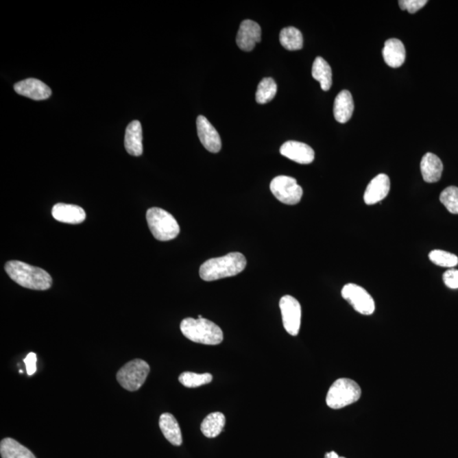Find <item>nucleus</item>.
<instances>
[{
	"instance_id": "f257e3e1",
	"label": "nucleus",
	"mask_w": 458,
	"mask_h": 458,
	"mask_svg": "<svg viewBox=\"0 0 458 458\" xmlns=\"http://www.w3.org/2000/svg\"><path fill=\"white\" fill-rule=\"evenodd\" d=\"M5 267L9 277L24 288L47 291L51 287V276L40 267L31 266L20 261H10Z\"/></svg>"
},
{
	"instance_id": "f03ea898",
	"label": "nucleus",
	"mask_w": 458,
	"mask_h": 458,
	"mask_svg": "<svg viewBox=\"0 0 458 458\" xmlns=\"http://www.w3.org/2000/svg\"><path fill=\"white\" fill-rule=\"evenodd\" d=\"M246 263L243 254L229 253L226 256L212 258L204 263L200 268V276L204 281L207 282L234 277L245 270Z\"/></svg>"
},
{
	"instance_id": "7ed1b4c3",
	"label": "nucleus",
	"mask_w": 458,
	"mask_h": 458,
	"mask_svg": "<svg viewBox=\"0 0 458 458\" xmlns=\"http://www.w3.org/2000/svg\"><path fill=\"white\" fill-rule=\"evenodd\" d=\"M182 335L193 342L217 346L224 341V333L219 326L206 318H184L180 324Z\"/></svg>"
},
{
	"instance_id": "20e7f679",
	"label": "nucleus",
	"mask_w": 458,
	"mask_h": 458,
	"mask_svg": "<svg viewBox=\"0 0 458 458\" xmlns=\"http://www.w3.org/2000/svg\"><path fill=\"white\" fill-rule=\"evenodd\" d=\"M150 232L157 241H169L178 237L180 227L173 215L158 207H152L146 213Z\"/></svg>"
},
{
	"instance_id": "39448f33",
	"label": "nucleus",
	"mask_w": 458,
	"mask_h": 458,
	"mask_svg": "<svg viewBox=\"0 0 458 458\" xmlns=\"http://www.w3.org/2000/svg\"><path fill=\"white\" fill-rule=\"evenodd\" d=\"M361 396V389L356 381L341 378L337 379L329 388L326 403L332 409H341L357 402Z\"/></svg>"
},
{
	"instance_id": "423d86ee",
	"label": "nucleus",
	"mask_w": 458,
	"mask_h": 458,
	"mask_svg": "<svg viewBox=\"0 0 458 458\" xmlns=\"http://www.w3.org/2000/svg\"><path fill=\"white\" fill-rule=\"evenodd\" d=\"M149 366L145 361L135 359L121 368L117 374L118 383L128 391H136L145 384L149 373Z\"/></svg>"
},
{
	"instance_id": "0eeeda50",
	"label": "nucleus",
	"mask_w": 458,
	"mask_h": 458,
	"mask_svg": "<svg viewBox=\"0 0 458 458\" xmlns=\"http://www.w3.org/2000/svg\"><path fill=\"white\" fill-rule=\"evenodd\" d=\"M271 192L279 202L286 205H296L303 195V189L296 178L289 176L274 178L270 184Z\"/></svg>"
},
{
	"instance_id": "6e6552de",
	"label": "nucleus",
	"mask_w": 458,
	"mask_h": 458,
	"mask_svg": "<svg viewBox=\"0 0 458 458\" xmlns=\"http://www.w3.org/2000/svg\"><path fill=\"white\" fill-rule=\"evenodd\" d=\"M341 296L357 313L366 316L374 313L375 303L373 297L361 286L355 284L346 285L342 289Z\"/></svg>"
},
{
	"instance_id": "1a4fd4ad",
	"label": "nucleus",
	"mask_w": 458,
	"mask_h": 458,
	"mask_svg": "<svg viewBox=\"0 0 458 458\" xmlns=\"http://www.w3.org/2000/svg\"><path fill=\"white\" fill-rule=\"evenodd\" d=\"M279 307L285 330L292 336L298 335L302 323V306L298 300L291 296H282Z\"/></svg>"
},
{
	"instance_id": "9d476101",
	"label": "nucleus",
	"mask_w": 458,
	"mask_h": 458,
	"mask_svg": "<svg viewBox=\"0 0 458 458\" xmlns=\"http://www.w3.org/2000/svg\"><path fill=\"white\" fill-rule=\"evenodd\" d=\"M197 134L200 143L208 152L218 153L221 149V141L219 134L208 119L204 116H199L196 120Z\"/></svg>"
},
{
	"instance_id": "9b49d317",
	"label": "nucleus",
	"mask_w": 458,
	"mask_h": 458,
	"mask_svg": "<svg viewBox=\"0 0 458 458\" xmlns=\"http://www.w3.org/2000/svg\"><path fill=\"white\" fill-rule=\"evenodd\" d=\"M262 39V29L258 23L252 20L242 21L236 37L239 48L245 52L252 51Z\"/></svg>"
},
{
	"instance_id": "f8f14e48",
	"label": "nucleus",
	"mask_w": 458,
	"mask_h": 458,
	"mask_svg": "<svg viewBox=\"0 0 458 458\" xmlns=\"http://www.w3.org/2000/svg\"><path fill=\"white\" fill-rule=\"evenodd\" d=\"M18 95L34 100H45L51 96L52 91L47 85L36 78H27L14 86Z\"/></svg>"
},
{
	"instance_id": "ddd939ff",
	"label": "nucleus",
	"mask_w": 458,
	"mask_h": 458,
	"mask_svg": "<svg viewBox=\"0 0 458 458\" xmlns=\"http://www.w3.org/2000/svg\"><path fill=\"white\" fill-rule=\"evenodd\" d=\"M280 154L289 160L299 164H310L313 162L315 152L313 148L304 143L287 141L281 146Z\"/></svg>"
},
{
	"instance_id": "4468645a",
	"label": "nucleus",
	"mask_w": 458,
	"mask_h": 458,
	"mask_svg": "<svg viewBox=\"0 0 458 458\" xmlns=\"http://www.w3.org/2000/svg\"><path fill=\"white\" fill-rule=\"evenodd\" d=\"M391 189V180L387 175L381 173L373 178L364 193V202L368 206L381 202L387 197Z\"/></svg>"
},
{
	"instance_id": "2eb2a0df",
	"label": "nucleus",
	"mask_w": 458,
	"mask_h": 458,
	"mask_svg": "<svg viewBox=\"0 0 458 458\" xmlns=\"http://www.w3.org/2000/svg\"><path fill=\"white\" fill-rule=\"evenodd\" d=\"M52 216L60 223L80 224L86 219L85 210L76 205L58 203L53 206Z\"/></svg>"
},
{
	"instance_id": "dca6fc26",
	"label": "nucleus",
	"mask_w": 458,
	"mask_h": 458,
	"mask_svg": "<svg viewBox=\"0 0 458 458\" xmlns=\"http://www.w3.org/2000/svg\"><path fill=\"white\" fill-rule=\"evenodd\" d=\"M383 57L389 67L398 68L402 67L406 60V49L403 43L397 38H389L385 43L383 49Z\"/></svg>"
},
{
	"instance_id": "f3484780",
	"label": "nucleus",
	"mask_w": 458,
	"mask_h": 458,
	"mask_svg": "<svg viewBox=\"0 0 458 458\" xmlns=\"http://www.w3.org/2000/svg\"><path fill=\"white\" fill-rule=\"evenodd\" d=\"M125 149L130 155L141 156L143 154V131L141 121H132L125 132Z\"/></svg>"
},
{
	"instance_id": "a211bd4d",
	"label": "nucleus",
	"mask_w": 458,
	"mask_h": 458,
	"mask_svg": "<svg viewBox=\"0 0 458 458\" xmlns=\"http://www.w3.org/2000/svg\"><path fill=\"white\" fill-rule=\"evenodd\" d=\"M420 168L422 176L426 182L432 184L441 180L443 164L441 159L435 154H425L422 158Z\"/></svg>"
},
{
	"instance_id": "6ab92c4d",
	"label": "nucleus",
	"mask_w": 458,
	"mask_h": 458,
	"mask_svg": "<svg viewBox=\"0 0 458 458\" xmlns=\"http://www.w3.org/2000/svg\"><path fill=\"white\" fill-rule=\"evenodd\" d=\"M159 426L165 438L171 445L180 446L182 443V432L180 424L173 414L165 413L160 417Z\"/></svg>"
},
{
	"instance_id": "aec40b11",
	"label": "nucleus",
	"mask_w": 458,
	"mask_h": 458,
	"mask_svg": "<svg viewBox=\"0 0 458 458\" xmlns=\"http://www.w3.org/2000/svg\"><path fill=\"white\" fill-rule=\"evenodd\" d=\"M354 101L348 91H342L336 96L334 104V116L339 123H346L352 117Z\"/></svg>"
},
{
	"instance_id": "412c9836",
	"label": "nucleus",
	"mask_w": 458,
	"mask_h": 458,
	"mask_svg": "<svg viewBox=\"0 0 458 458\" xmlns=\"http://www.w3.org/2000/svg\"><path fill=\"white\" fill-rule=\"evenodd\" d=\"M225 424H226V418L224 414L216 411V413H210L205 418L200 425V431L206 437L215 438L224 431Z\"/></svg>"
},
{
	"instance_id": "4be33fe9",
	"label": "nucleus",
	"mask_w": 458,
	"mask_h": 458,
	"mask_svg": "<svg viewBox=\"0 0 458 458\" xmlns=\"http://www.w3.org/2000/svg\"><path fill=\"white\" fill-rule=\"evenodd\" d=\"M0 454L2 458H36L30 450L12 438L2 439Z\"/></svg>"
},
{
	"instance_id": "5701e85b",
	"label": "nucleus",
	"mask_w": 458,
	"mask_h": 458,
	"mask_svg": "<svg viewBox=\"0 0 458 458\" xmlns=\"http://www.w3.org/2000/svg\"><path fill=\"white\" fill-rule=\"evenodd\" d=\"M315 80L320 82L321 88L328 91L332 86V69L328 63L322 57L315 59L311 70Z\"/></svg>"
},
{
	"instance_id": "b1692460",
	"label": "nucleus",
	"mask_w": 458,
	"mask_h": 458,
	"mask_svg": "<svg viewBox=\"0 0 458 458\" xmlns=\"http://www.w3.org/2000/svg\"><path fill=\"white\" fill-rule=\"evenodd\" d=\"M279 40L282 47L289 51H296L303 47L302 34L294 27H285L282 29L279 35Z\"/></svg>"
},
{
	"instance_id": "393cba45",
	"label": "nucleus",
	"mask_w": 458,
	"mask_h": 458,
	"mask_svg": "<svg viewBox=\"0 0 458 458\" xmlns=\"http://www.w3.org/2000/svg\"><path fill=\"white\" fill-rule=\"evenodd\" d=\"M277 84L271 77H265L257 87L256 99L260 105L270 102L277 95Z\"/></svg>"
},
{
	"instance_id": "a878e982",
	"label": "nucleus",
	"mask_w": 458,
	"mask_h": 458,
	"mask_svg": "<svg viewBox=\"0 0 458 458\" xmlns=\"http://www.w3.org/2000/svg\"><path fill=\"white\" fill-rule=\"evenodd\" d=\"M213 379V376L210 374H199L192 373V372H184L178 378L181 384L187 388H197L204 385L210 384Z\"/></svg>"
},
{
	"instance_id": "bb28decb",
	"label": "nucleus",
	"mask_w": 458,
	"mask_h": 458,
	"mask_svg": "<svg viewBox=\"0 0 458 458\" xmlns=\"http://www.w3.org/2000/svg\"><path fill=\"white\" fill-rule=\"evenodd\" d=\"M429 258L433 263L443 267H454L458 264V257L445 250H432L429 253Z\"/></svg>"
},
{
	"instance_id": "cd10ccee",
	"label": "nucleus",
	"mask_w": 458,
	"mask_h": 458,
	"mask_svg": "<svg viewBox=\"0 0 458 458\" xmlns=\"http://www.w3.org/2000/svg\"><path fill=\"white\" fill-rule=\"evenodd\" d=\"M439 200L447 210L452 214H458V188L450 186L444 189L439 195Z\"/></svg>"
},
{
	"instance_id": "c85d7f7f",
	"label": "nucleus",
	"mask_w": 458,
	"mask_h": 458,
	"mask_svg": "<svg viewBox=\"0 0 458 458\" xmlns=\"http://www.w3.org/2000/svg\"><path fill=\"white\" fill-rule=\"evenodd\" d=\"M427 3L426 0H400L398 2L400 8L402 10H407L410 14L416 13Z\"/></svg>"
},
{
	"instance_id": "c756f323",
	"label": "nucleus",
	"mask_w": 458,
	"mask_h": 458,
	"mask_svg": "<svg viewBox=\"0 0 458 458\" xmlns=\"http://www.w3.org/2000/svg\"><path fill=\"white\" fill-rule=\"evenodd\" d=\"M443 281L447 287L452 289H458V270L449 269L443 274Z\"/></svg>"
},
{
	"instance_id": "7c9ffc66",
	"label": "nucleus",
	"mask_w": 458,
	"mask_h": 458,
	"mask_svg": "<svg viewBox=\"0 0 458 458\" xmlns=\"http://www.w3.org/2000/svg\"><path fill=\"white\" fill-rule=\"evenodd\" d=\"M24 363L26 364L27 373L29 376L34 375L37 371V355L34 352H30L24 359Z\"/></svg>"
},
{
	"instance_id": "2f4dec72",
	"label": "nucleus",
	"mask_w": 458,
	"mask_h": 458,
	"mask_svg": "<svg viewBox=\"0 0 458 458\" xmlns=\"http://www.w3.org/2000/svg\"><path fill=\"white\" fill-rule=\"evenodd\" d=\"M324 458H339V456L334 450H332V452L325 454Z\"/></svg>"
},
{
	"instance_id": "473e14b6",
	"label": "nucleus",
	"mask_w": 458,
	"mask_h": 458,
	"mask_svg": "<svg viewBox=\"0 0 458 458\" xmlns=\"http://www.w3.org/2000/svg\"><path fill=\"white\" fill-rule=\"evenodd\" d=\"M339 458H346V457H339Z\"/></svg>"
}]
</instances>
